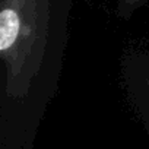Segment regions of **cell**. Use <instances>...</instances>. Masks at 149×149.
Segmentation results:
<instances>
[{"mask_svg":"<svg viewBox=\"0 0 149 149\" xmlns=\"http://www.w3.org/2000/svg\"><path fill=\"white\" fill-rule=\"evenodd\" d=\"M94 2H105L116 18L123 22H129L149 0H94Z\"/></svg>","mask_w":149,"mask_h":149,"instance_id":"3","label":"cell"},{"mask_svg":"<svg viewBox=\"0 0 149 149\" xmlns=\"http://www.w3.org/2000/svg\"><path fill=\"white\" fill-rule=\"evenodd\" d=\"M74 0H0V105L35 120L57 94Z\"/></svg>","mask_w":149,"mask_h":149,"instance_id":"1","label":"cell"},{"mask_svg":"<svg viewBox=\"0 0 149 149\" xmlns=\"http://www.w3.org/2000/svg\"><path fill=\"white\" fill-rule=\"evenodd\" d=\"M120 78L132 104L149 117V47L133 50L121 58Z\"/></svg>","mask_w":149,"mask_h":149,"instance_id":"2","label":"cell"}]
</instances>
